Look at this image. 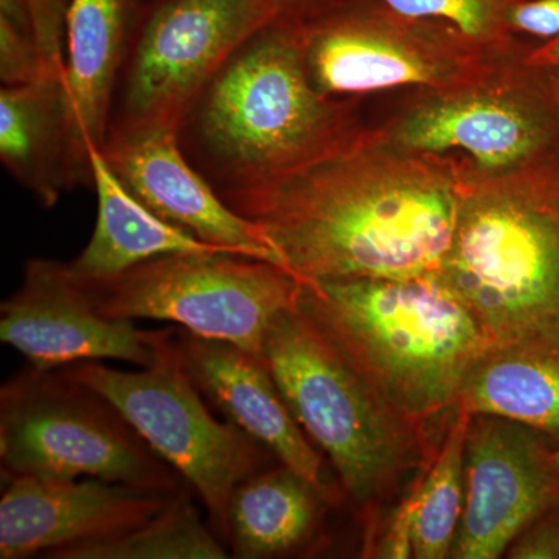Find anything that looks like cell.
<instances>
[{
    "label": "cell",
    "mask_w": 559,
    "mask_h": 559,
    "mask_svg": "<svg viewBox=\"0 0 559 559\" xmlns=\"http://www.w3.org/2000/svg\"><path fill=\"white\" fill-rule=\"evenodd\" d=\"M316 90L326 97L441 91L479 81L522 55L485 49L443 22L415 20L388 7L334 11L297 22Z\"/></svg>",
    "instance_id": "obj_10"
},
{
    "label": "cell",
    "mask_w": 559,
    "mask_h": 559,
    "mask_svg": "<svg viewBox=\"0 0 559 559\" xmlns=\"http://www.w3.org/2000/svg\"><path fill=\"white\" fill-rule=\"evenodd\" d=\"M64 146L62 79L7 86L0 92V156L44 205L58 200L55 160Z\"/></svg>",
    "instance_id": "obj_21"
},
{
    "label": "cell",
    "mask_w": 559,
    "mask_h": 559,
    "mask_svg": "<svg viewBox=\"0 0 559 559\" xmlns=\"http://www.w3.org/2000/svg\"><path fill=\"white\" fill-rule=\"evenodd\" d=\"M200 120L210 150L237 176L231 193L282 182L366 130L355 103L316 90L297 22L286 16L221 69L209 84Z\"/></svg>",
    "instance_id": "obj_5"
},
{
    "label": "cell",
    "mask_w": 559,
    "mask_h": 559,
    "mask_svg": "<svg viewBox=\"0 0 559 559\" xmlns=\"http://www.w3.org/2000/svg\"><path fill=\"white\" fill-rule=\"evenodd\" d=\"M471 415L455 407L428 465L407 485L412 558L448 559L465 506V448Z\"/></svg>",
    "instance_id": "obj_22"
},
{
    "label": "cell",
    "mask_w": 559,
    "mask_h": 559,
    "mask_svg": "<svg viewBox=\"0 0 559 559\" xmlns=\"http://www.w3.org/2000/svg\"><path fill=\"white\" fill-rule=\"evenodd\" d=\"M524 61L535 68L554 70L559 73V38L544 43L538 49L524 55Z\"/></svg>",
    "instance_id": "obj_29"
},
{
    "label": "cell",
    "mask_w": 559,
    "mask_h": 559,
    "mask_svg": "<svg viewBox=\"0 0 559 559\" xmlns=\"http://www.w3.org/2000/svg\"><path fill=\"white\" fill-rule=\"evenodd\" d=\"M462 162L390 145L366 128L282 182L231 193L301 285L432 278L451 248Z\"/></svg>",
    "instance_id": "obj_1"
},
{
    "label": "cell",
    "mask_w": 559,
    "mask_h": 559,
    "mask_svg": "<svg viewBox=\"0 0 559 559\" xmlns=\"http://www.w3.org/2000/svg\"><path fill=\"white\" fill-rule=\"evenodd\" d=\"M62 370L109 400L151 450L194 489L207 509L210 527L226 544L235 488L263 471L272 455L210 412L176 359L168 329L159 358L143 370L110 369L100 360H83Z\"/></svg>",
    "instance_id": "obj_7"
},
{
    "label": "cell",
    "mask_w": 559,
    "mask_h": 559,
    "mask_svg": "<svg viewBox=\"0 0 559 559\" xmlns=\"http://www.w3.org/2000/svg\"><path fill=\"white\" fill-rule=\"evenodd\" d=\"M103 154L123 186L162 219L231 255L288 271L259 224L219 200L190 167L175 128L123 130L105 143Z\"/></svg>",
    "instance_id": "obj_16"
},
{
    "label": "cell",
    "mask_w": 559,
    "mask_h": 559,
    "mask_svg": "<svg viewBox=\"0 0 559 559\" xmlns=\"http://www.w3.org/2000/svg\"><path fill=\"white\" fill-rule=\"evenodd\" d=\"M551 460H554V466L559 476V443L554 444V450H551Z\"/></svg>",
    "instance_id": "obj_31"
},
{
    "label": "cell",
    "mask_w": 559,
    "mask_h": 559,
    "mask_svg": "<svg viewBox=\"0 0 559 559\" xmlns=\"http://www.w3.org/2000/svg\"><path fill=\"white\" fill-rule=\"evenodd\" d=\"M513 35H527L549 43L559 38V0H520L509 14Z\"/></svg>",
    "instance_id": "obj_27"
},
{
    "label": "cell",
    "mask_w": 559,
    "mask_h": 559,
    "mask_svg": "<svg viewBox=\"0 0 559 559\" xmlns=\"http://www.w3.org/2000/svg\"><path fill=\"white\" fill-rule=\"evenodd\" d=\"M0 463L7 476L94 477L160 491L186 485L109 400L62 369L31 366L3 382Z\"/></svg>",
    "instance_id": "obj_6"
},
{
    "label": "cell",
    "mask_w": 559,
    "mask_h": 559,
    "mask_svg": "<svg viewBox=\"0 0 559 559\" xmlns=\"http://www.w3.org/2000/svg\"><path fill=\"white\" fill-rule=\"evenodd\" d=\"M297 307L378 395L423 429L454 412L489 348L473 312L436 277L301 285Z\"/></svg>",
    "instance_id": "obj_3"
},
{
    "label": "cell",
    "mask_w": 559,
    "mask_h": 559,
    "mask_svg": "<svg viewBox=\"0 0 559 559\" xmlns=\"http://www.w3.org/2000/svg\"><path fill=\"white\" fill-rule=\"evenodd\" d=\"M179 489L2 474L0 559L46 558L127 532L164 510Z\"/></svg>",
    "instance_id": "obj_14"
},
{
    "label": "cell",
    "mask_w": 559,
    "mask_h": 559,
    "mask_svg": "<svg viewBox=\"0 0 559 559\" xmlns=\"http://www.w3.org/2000/svg\"><path fill=\"white\" fill-rule=\"evenodd\" d=\"M127 3L128 0H68L62 108L66 168L72 178H84L91 173V151L105 146Z\"/></svg>",
    "instance_id": "obj_17"
},
{
    "label": "cell",
    "mask_w": 559,
    "mask_h": 559,
    "mask_svg": "<svg viewBox=\"0 0 559 559\" xmlns=\"http://www.w3.org/2000/svg\"><path fill=\"white\" fill-rule=\"evenodd\" d=\"M168 344L190 381L227 421L296 471L336 506L345 499L322 452L293 417L266 362L230 342L168 329Z\"/></svg>",
    "instance_id": "obj_15"
},
{
    "label": "cell",
    "mask_w": 559,
    "mask_h": 559,
    "mask_svg": "<svg viewBox=\"0 0 559 559\" xmlns=\"http://www.w3.org/2000/svg\"><path fill=\"white\" fill-rule=\"evenodd\" d=\"M0 20L9 21L33 38L31 0H0Z\"/></svg>",
    "instance_id": "obj_28"
},
{
    "label": "cell",
    "mask_w": 559,
    "mask_h": 559,
    "mask_svg": "<svg viewBox=\"0 0 559 559\" xmlns=\"http://www.w3.org/2000/svg\"><path fill=\"white\" fill-rule=\"evenodd\" d=\"M390 145L454 156L476 170H520L559 153V73L524 55L479 81L423 91L380 128Z\"/></svg>",
    "instance_id": "obj_9"
},
{
    "label": "cell",
    "mask_w": 559,
    "mask_h": 559,
    "mask_svg": "<svg viewBox=\"0 0 559 559\" xmlns=\"http://www.w3.org/2000/svg\"><path fill=\"white\" fill-rule=\"evenodd\" d=\"M229 550L202 520L189 485L164 510L127 532L51 551L49 559H224Z\"/></svg>",
    "instance_id": "obj_23"
},
{
    "label": "cell",
    "mask_w": 559,
    "mask_h": 559,
    "mask_svg": "<svg viewBox=\"0 0 559 559\" xmlns=\"http://www.w3.org/2000/svg\"><path fill=\"white\" fill-rule=\"evenodd\" d=\"M554 441L492 415H471L465 506L452 559H498L543 514L559 509Z\"/></svg>",
    "instance_id": "obj_12"
},
{
    "label": "cell",
    "mask_w": 559,
    "mask_h": 559,
    "mask_svg": "<svg viewBox=\"0 0 559 559\" xmlns=\"http://www.w3.org/2000/svg\"><path fill=\"white\" fill-rule=\"evenodd\" d=\"M460 162L457 221L436 278L489 347L559 349V153L506 173Z\"/></svg>",
    "instance_id": "obj_2"
},
{
    "label": "cell",
    "mask_w": 559,
    "mask_h": 559,
    "mask_svg": "<svg viewBox=\"0 0 559 559\" xmlns=\"http://www.w3.org/2000/svg\"><path fill=\"white\" fill-rule=\"evenodd\" d=\"M0 76L7 86L53 79L47 73L32 36L17 31L5 20H0Z\"/></svg>",
    "instance_id": "obj_25"
},
{
    "label": "cell",
    "mask_w": 559,
    "mask_h": 559,
    "mask_svg": "<svg viewBox=\"0 0 559 559\" xmlns=\"http://www.w3.org/2000/svg\"><path fill=\"white\" fill-rule=\"evenodd\" d=\"M455 407L511 419L559 443V349L489 347L471 369Z\"/></svg>",
    "instance_id": "obj_20"
},
{
    "label": "cell",
    "mask_w": 559,
    "mask_h": 559,
    "mask_svg": "<svg viewBox=\"0 0 559 559\" xmlns=\"http://www.w3.org/2000/svg\"><path fill=\"white\" fill-rule=\"evenodd\" d=\"M90 164L97 191L98 213L90 245L69 263L79 277H114L159 257L227 253L162 219L146 207L110 168L103 148L91 151Z\"/></svg>",
    "instance_id": "obj_18"
},
{
    "label": "cell",
    "mask_w": 559,
    "mask_h": 559,
    "mask_svg": "<svg viewBox=\"0 0 559 559\" xmlns=\"http://www.w3.org/2000/svg\"><path fill=\"white\" fill-rule=\"evenodd\" d=\"M81 282L105 318L167 320L261 360L272 322L297 307L301 289L283 267L231 253L159 257Z\"/></svg>",
    "instance_id": "obj_8"
},
{
    "label": "cell",
    "mask_w": 559,
    "mask_h": 559,
    "mask_svg": "<svg viewBox=\"0 0 559 559\" xmlns=\"http://www.w3.org/2000/svg\"><path fill=\"white\" fill-rule=\"evenodd\" d=\"M283 16L277 0H167L146 22L128 86L127 130L175 128L253 36Z\"/></svg>",
    "instance_id": "obj_11"
},
{
    "label": "cell",
    "mask_w": 559,
    "mask_h": 559,
    "mask_svg": "<svg viewBox=\"0 0 559 559\" xmlns=\"http://www.w3.org/2000/svg\"><path fill=\"white\" fill-rule=\"evenodd\" d=\"M280 9H282L283 16H289L294 11L304 7L305 3L310 2V0H277Z\"/></svg>",
    "instance_id": "obj_30"
},
{
    "label": "cell",
    "mask_w": 559,
    "mask_h": 559,
    "mask_svg": "<svg viewBox=\"0 0 559 559\" xmlns=\"http://www.w3.org/2000/svg\"><path fill=\"white\" fill-rule=\"evenodd\" d=\"M510 559H559V509L522 530L506 554Z\"/></svg>",
    "instance_id": "obj_26"
},
{
    "label": "cell",
    "mask_w": 559,
    "mask_h": 559,
    "mask_svg": "<svg viewBox=\"0 0 559 559\" xmlns=\"http://www.w3.org/2000/svg\"><path fill=\"white\" fill-rule=\"evenodd\" d=\"M415 17L451 25L473 43L500 55H522L510 31L509 14L520 0H377Z\"/></svg>",
    "instance_id": "obj_24"
},
{
    "label": "cell",
    "mask_w": 559,
    "mask_h": 559,
    "mask_svg": "<svg viewBox=\"0 0 559 559\" xmlns=\"http://www.w3.org/2000/svg\"><path fill=\"white\" fill-rule=\"evenodd\" d=\"M164 331L105 318L61 261L28 260L20 289L0 307V341L40 370L102 359L150 367L159 358Z\"/></svg>",
    "instance_id": "obj_13"
},
{
    "label": "cell",
    "mask_w": 559,
    "mask_h": 559,
    "mask_svg": "<svg viewBox=\"0 0 559 559\" xmlns=\"http://www.w3.org/2000/svg\"><path fill=\"white\" fill-rule=\"evenodd\" d=\"M264 362L293 417L329 459L362 525V557L370 558L389 503L439 443L378 395L299 307L272 322Z\"/></svg>",
    "instance_id": "obj_4"
},
{
    "label": "cell",
    "mask_w": 559,
    "mask_h": 559,
    "mask_svg": "<svg viewBox=\"0 0 559 559\" xmlns=\"http://www.w3.org/2000/svg\"><path fill=\"white\" fill-rule=\"evenodd\" d=\"M329 500L280 463L241 481L229 506L230 557L280 558L307 550L322 532Z\"/></svg>",
    "instance_id": "obj_19"
}]
</instances>
